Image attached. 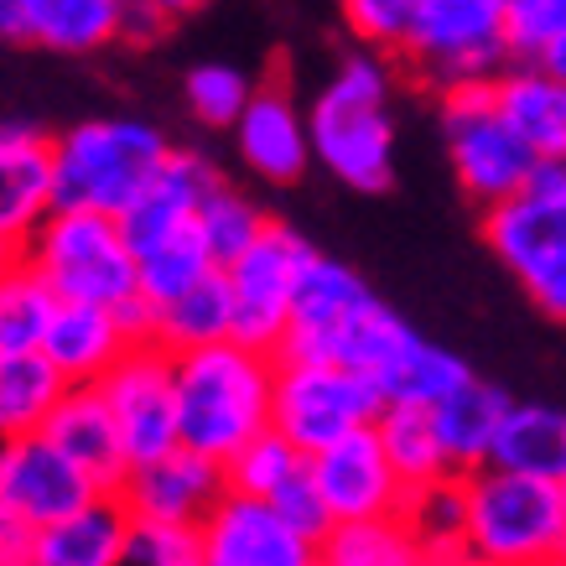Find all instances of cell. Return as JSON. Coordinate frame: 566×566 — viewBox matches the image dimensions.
I'll return each instance as SVG.
<instances>
[{"mask_svg": "<svg viewBox=\"0 0 566 566\" xmlns=\"http://www.w3.org/2000/svg\"><path fill=\"white\" fill-rule=\"evenodd\" d=\"M275 354L219 338L177 354V427L182 447L229 463L244 442L275 427Z\"/></svg>", "mask_w": 566, "mask_h": 566, "instance_id": "obj_1", "label": "cell"}, {"mask_svg": "<svg viewBox=\"0 0 566 566\" xmlns=\"http://www.w3.org/2000/svg\"><path fill=\"white\" fill-rule=\"evenodd\" d=\"M395 69L400 63L390 52L354 48L323 78L317 99L307 104L312 156L344 188L385 192L395 182V120H390Z\"/></svg>", "mask_w": 566, "mask_h": 566, "instance_id": "obj_2", "label": "cell"}, {"mask_svg": "<svg viewBox=\"0 0 566 566\" xmlns=\"http://www.w3.org/2000/svg\"><path fill=\"white\" fill-rule=\"evenodd\" d=\"M219 177L223 172L203 151H182L177 146L161 182L120 219L125 234H130V250H136L140 307H156V302L198 286L203 275L223 271L203 240V223H198V203L208 198V188Z\"/></svg>", "mask_w": 566, "mask_h": 566, "instance_id": "obj_3", "label": "cell"}, {"mask_svg": "<svg viewBox=\"0 0 566 566\" xmlns=\"http://www.w3.org/2000/svg\"><path fill=\"white\" fill-rule=\"evenodd\" d=\"M463 556L479 566H566V489L499 463L463 473Z\"/></svg>", "mask_w": 566, "mask_h": 566, "instance_id": "obj_4", "label": "cell"}, {"mask_svg": "<svg viewBox=\"0 0 566 566\" xmlns=\"http://www.w3.org/2000/svg\"><path fill=\"white\" fill-rule=\"evenodd\" d=\"M172 151V140L136 115H94V120L69 125V130L52 136L57 203L99 208V213L125 219L161 182Z\"/></svg>", "mask_w": 566, "mask_h": 566, "instance_id": "obj_5", "label": "cell"}, {"mask_svg": "<svg viewBox=\"0 0 566 566\" xmlns=\"http://www.w3.org/2000/svg\"><path fill=\"white\" fill-rule=\"evenodd\" d=\"M27 260L57 302H99V307L140 312L136 250L115 213L57 203L27 244Z\"/></svg>", "mask_w": 566, "mask_h": 566, "instance_id": "obj_6", "label": "cell"}, {"mask_svg": "<svg viewBox=\"0 0 566 566\" xmlns=\"http://www.w3.org/2000/svg\"><path fill=\"white\" fill-rule=\"evenodd\" d=\"M395 63L431 94L499 78L515 63L504 0H421L406 42L395 48Z\"/></svg>", "mask_w": 566, "mask_h": 566, "instance_id": "obj_7", "label": "cell"}, {"mask_svg": "<svg viewBox=\"0 0 566 566\" xmlns=\"http://www.w3.org/2000/svg\"><path fill=\"white\" fill-rule=\"evenodd\" d=\"M437 125H442L447 161H452V177L468 192V203H479V208L504 203L541 167V156L499 115L489 84H463V88L437 94Z\"/></svg>", "mask_w": 566, "mask_h": 566, "instance_id": "obj_8", "label": "cell"}, {"mask_svg": "<svg viewBox=\"0 0 566 566\" xmlns=\"http://www.w3.org/2000/svg\"><path fill=\"white\" fill-rule=\"evenodd\" d=\"M281 359V354H275ZM390 400L364 369L327 359H281L275 364V431L292 437L302 452L344 442L354 431L375 427Z\"/></svg>", "mask_w": 566, "mask_h": 566, "instance_id": "obj_9", "label": "cell"}, {"mask_svg": "<svg viewBox=\"0 0 566 566\" xmlns=\"http://www.w3.org/2000/svg\"><path fill=\"white\" fill-rule=\"evenodd\" d=\"M312 255H317V250H312L296 229H286V223L271 219L255 240L244 244L240 255L223 265L229 302H234V338L281 354L286 333H292L302 271H307Z\"/></svg>", "mask_w": 566, "mask_h": 566, "instance_id": "obj_10", "label": "cell"}, {"mask_svg": "<svg viewBox=\"0 0 566 566\" xmlns=\"http://www.w3.org/2000/svg\"><path fill=\"white\" fill-rule=\"evenodd\" d=\"M99 395L115 431H120L125 463H156L172 447H182V427H177V354L156 338H140L109 375L99 379Z\"/></svg>", "mask_w": 566, "mask_h": 566, "instance_id": "obj_11", "label": "cell"}, {"mask_svg": "<svg viewBox=\"0 0 566 566\" xmlns=\"http://www.w3.org/2000/svg\"><path fill=\"white\" fill-rule=\"evenodd\" d=\"M198 551L203 566H317L323 556V546L307 531H296L271 499L240 494V489H229L203 515Z\"/></svg>", "mask_w": 566, "mask_h": 566, "instance_id": "obj_12", "label": "cell"}, {"mask_svg": "<svg viewBox=\"0 0 566 566\" xmlns=\"http://www.w3.org/2000/svg\"><path fill=\"white\" fill-rule=\"evenodd\" d=\"M483 240L515 281L566 255V161H541L515 198L483 208Z\"/></svg>", "mask_w": 566, "mask_h": 566, "instance_id": "obj_13", "label": "cell"}, {"mask_svg": "<svg viewBox=\"0 0 566 566\" xmlns=\"http://www.w3.org/2000/svg\"><path fill=\"white\" fill-rule=\"evenodd\" d=\"M94 494H104V489L73 463L63 447L52 442L48 431L0 442V510L27 520L32 531L73 515Z\"/></svg>", "mask_w": 566, "mask_h": 566, "instance_id": "obj_14", "label": "cell"}, {"mask_svg": "<svg viewBox=\"0 0 566 566\" xmlns=\"http://www.w3.org/2000/svg\"><path fill=\"white\" fill-rule=\"evenodd\" d=\"M379 307V296L369 292L354 265L333 255H312L302 271V292H296L292 333L281 344V359H327L338 364V348L354 327Z\"/></svg>", "mask_w": 566, "mask_h": 566, "instance_id": "obj_15", "label": "cell"}, {"mask_svg": "<svg viewBox=\"0 0 566 566\" xmlns=\"http://www.w3.org/2000/svg\"><path fill=\"white\" fill-rule=\"evenodd\" d=\"M312 479L323 489L333 525L406 515V504H411V489H406V479L385 458V442H379L375 427H364L354 437H344V442L312 452Z\"/></svg>", "mask_w": 566, "mask_h": 566, "instance_id": "obj_16", "label": "cell"}, {"mask_svg": "<svg viewBox=\"0 0 566 566\" xmlns=\"http://www.w3.org/2000/svg\"><path fill=\"white\" fill-rule=\"evenodd\" d=\"M125 499V510L140 525H203V515L229 494V473L223 463L192 452V447H172L156 463H136L115 489Z\"/></svg>", "mask_w": 566, "mask_h": 566, "instance_id": "obj_17", "label": "cell"}, {"mask_svg": "<svg viewBox=\"0 0 566 566\" xmlns=\"http://www.w3.org/2000/svg\"><path fill=\"white\" fill-rule=\"evenodd\" d=\"M140 338H146V312L99 307V302H57L42 354L69 385H99Z\"/></svg>", "mask_w": 566, "mask_h": 566, "instance_id": "obj_18", "label": "cell"}, {"mask_svg": "<svg viewBox=\"0 0 566 566\" xmlns=\"http://www.w3.org/2000/svg\"><path fill=\"white\" fill-rule=\"evenodd\" d=\"M52 208H57L52 136L36 125H0V260L27 255Z\"/></svg>", "mask_w": 566, "mask_h": 566, "instance_id": "obj_19", "label": "cell"}, {"mask_svg": "<svg viewBox=\"0 0 566 566\" xmlns=\"http://www.w3.org/2000/svg\"><path fill=\"white\" fill-rule=\"evenodd\" d=\"M234 146H240V161L260 177V182L292 188V182H302V172L312 167L307 109L292 99L286 84L265 78V84H255L244 115L234 120Z\"/></svg>", "mask_w": 566, "mask_h": 566, "instance_id": "obj_20", "label": "cell"}, {"mask_svg": "<svg viewBox=\"0 0 566 566\" xmlns=\"http://www.w3.org/2000/svg\"><path fill=\"white\" fill-rule=\"evenodd\" d=\"M130 0H6V36L48 52H104L125 42Z\"/></svg>", "mask_w": 566, "mask_h": 566, "instance_id": "obj_21", "label": "cell"}, {"mask_svg": "<svg viewBox=\"0 0 566 566\" xmlns=\"http://www.w3.org/2000/svg\"><path fill=\"white\" fill-rule=\"evenodd\" d=\"M136 515L120 494H94L73 515L42 525L32 541V566H130Z\"/></svg>", "mask_w": 566, "mask_h": 566, "instance_id": "obj_22", "label": "cell"}, {"mask_svg": "<svg viewBox=\"0 0 566 566\" xmlns=\"http://www.w3.org/2000/svg\"><path fill=\"white\" fill-rule=\"evenodd\" d=\"M499 115L541 161H566V78L546 63H510L489 78Z\"/></svg>", "mask_w": 566, "mask_h": 566, "instance_id": "obj_23", "label": "cell"}, {"mask_svg": "<svg viewBox=\"0 0 566 566\" xmlns=\"http://www.w3.org/2000/svg\"><path fill=\"white\" fill-rule=\"evenodd\" d=\"M42 431L69 452L73 463L84 468L88 479L99 483L104 494H115V489L125 483V473H130L120 431H115V416H109V406H104L99 385H69L63 400L52 406V416H48V427Z\"/></svg>", "mask_w": 566, "mask_h": 566, "instance_id": "obj_24", "label": "cell"}, {"mask_svg": "<svg viewBox=\"0 0 566 566\" xmlns=\"http://www.w3.org/2000/svg\"><path fill=\"white\" fill-rule=\"evenodd\" d=\"M504 411H510V395L479 375H468L458 390L442 395V400L431 406V421H437V437H442V447H447L452 473H473V468L494 463V442H499V427H504Z\"/></svg>", "mask_w": 566, "mask_h": 566, "instance_id": "obj_25", "label": "cell"}, {"mask_svg": "<svg viewBox=\"0 0 566 566\" xmlns=\"http://www.w3.org/2000/svg\"><path fill=\"white\" fill-rule=\"evenodd\" d=\"M140 312H146V338L167 344L172 354L198 348V344H219V338H234V302H229L223 271L203 275L198 286L167 296V302H156V307H140Z\"/></svg>", "mask_w": 566, "mask_h": 566, "instance_id": "obj_26", "label": "cell"}, {"mask_svg": "<svg viewBox=\"0 0 566 566\" xmlns=\"http://www.w3.org/2000/svg\"><path fill=\"white\" fill-rule=\"evenodd\" d=\"M494 463L566 489V411L541 406V400H510L494 442Z\"/></svg>", "mask_w": 566, "mask_h": 566, "instance_id": "obj_27", "label": "cell"}, {"mask_svg": "<svg viewBox=\"0 0 566 566\" xmlns=\"http://www.w3.org/2000/svg\"><path fill=\"white\" fill-rule=\"evenodd\" d=\"M63 390H69V379L52 369L42 348L0 354V442H17V437L48 427Z\"/></svg>", "mask_w": 566, "mask_h": 566, "instance_id": "obj_28", "label": "cell"}, {"mask_svg": "<svg viewBox=\"0 0 566 566\" xmlns=\"http://www.w3.org/2000/svg\"><path fill=\"white\" fill-rule=\"evenodd\" d=\"M375 431H379V442H385V458L395 463V473L406 479L411 494L452 479V463H447V447L437 437L431 406H385Z\"/></svg>", "mask_w": 566, "mask_h": 566, "instance_id": "obj_29", "label": "cell"}, {"mask_svg": "<svg viewBox=\"0 0 566 566\" xmlns=\"http://www.w3.org/2000/svg\"><path fill=\"white\" fill-rule=\"evenodd\" d=\"M57 296L36 275L27 255L0 260V354H21V348H42L52 323Z\"/></svg>", "mask_w": 566, "mask_h": 566, "instance_id": "obj_30", "label": "cell"}, {"mask_svg": "<svg viewBox=\"0 0 566 566\" xmlns=\"http://www.w3.org/2000/svg\"><path fill=\"white\" fill-rule=\"evenodd\" d=\"M468 375H473V369H468L452 348L431 344V338L416 333L411 344L395 354L390 369L379 375V390H385L390 406H437V400L458 390Z\"/></svg>", "mask_w": 566, "mask_h": 566, "instance_id": "obj_31", "label": "cell"}, {"mask_svg": "<svg viewBox=\"0 0 566 566\" xmlns=\"http://www.w3.org/2000/svg\"><path fill=\"white\" fill-rule=\"evenodd\" d=\"M416 556H421V541L406 515L354 520V525H333L323 535L327 566H411Z\"/></svg>", "mask_w": 566, "mask_h": 566, "instance_id": "obj_32", "label": "cell"}, {"mask_svg": "<svg viewBox=\"0 0 566 566\" xmlns=\"http://www.w3.org/2000/svg\"><path fill=\"white\" fill-rule=\"evenodd\" d=\"M302 468H307V452L271 427V431H260L255 442H244L240 452L223 463V473H229V489H240V494L275 499Z\"/></svg>", "mask_w": 566, "mask_h": 566, "instance_id": "obj_33", "label": "cell"}, {"mask_svg": "<svg viewBox=\"0 0 566 566\" xmlns=\"http://www.w3.org/2000/svg\"><path fill=\"white\" fill-rule=\"evenodd\" d=\"M198 223H203V240H208V250H213V260L229 265V260L240 255L244 244L271 223V213H260L229 177H219V182L208 188V198L198 203Z\"/></svg>", "mask_w": 566, "mask_h": 566, "instance_id": "obj_34", "label": "cell"}, {"mask_svg": "<svg viewBox=\"0 0 566 566\" xmlns=\"http://www.w3.org/2000/svg\"><path fill=\"white\" fill-rule=\"evenodd\" d=\"M250 94H255V78L244 69H234V63H198L188 73V84H182L192 120L208 125V130H234Z\"/></svg>", "mask_w": 566, "mask_h": 566, "instance_id": "obj_35", "label": "cell"}, {"mask_svg": "<svg viewBox=\"0 0 566 566\" xmlns=\"http://www.w3.org/2000/svg\"><path fill=\"white\" fill-rule=\"evenodd\" d=\"M406 520H411L421 551H437V556H463V473L431 483V489H416L411 504H406Z\"/></svg>", "mask_w": 566, "mask_h": 566, "instance_id": "obj_36", "label": "cell"}, {"mask_svg": "<svg viewBox=\"0 0 566 566\" xmlns=\"http://www.w3.org/2000/svg\"><path fill=\"white\" fill-rule=\"evenodd\" d=\"M504 32L515 63H541L566 42V0H504Z\"/></svg>", "mask_w": 566, "mask_h": 566, "instance_id": "obj_37", "label": "cell"}, {"mask_svg": "<svg viewBox=\"0 0 566 566\" xmlns=\"http://www.w3.org/2000/svg\"><path fill=\"white\" fill-rule=\"evenodd\" d=\"M338 6H344V21L348 32L359 36V48H379L395 57L421 0H338Z\"/></svg>", "mask_w": 566, "mask_h": 566, "instance_id": "obj_38", "label": "cell"}, {"mask_svg": "<svg viewBox=\"0 0 566 566\" xmlns=\"http://www.w3.org/2000/svg\"><path fill=\"white\" fill-rule=\"evenodd\" d=\"M130 566H203L192 525H140L130 535Z\"/></svg>", "mask_w": 566, "mask_h": 566, "instance_id": "obj_39", "label": "cell"}, {"mask_svg": "<svg viewBox=\"0 0 566 566\" xmlns=\"http://www.w3.org/2000/svg\"><path fill=\"white\" fill-rule=\"evenodd\" d=\"M271 504H275V510H281L286 520H292L296 531H307L312 541H317V546H323V535L333 531L327 499H323V489H317V479H312V458H307V468H302V473H296V479L271 499Z\"/></svg>", "mask_w": 566, "mask_h": 566, "instance_id": "obj_40", "label": "cell"}, {"mask_svg": "<svg viewBox=\"0 0 566 566\" xmlns=\"http://www.w3.org/2000/svg\"><path fill=\"white\" fill-rule=\"evenodd\" d=\"M520 286H525V296L546 312L551 323H566V255L535 265L531 275H520Z\"/></svg>", "mask_w": 566, "mask_h": 566, "instance_id": "obj_41", "label": "cell"}, {"mask_svg": "<svg viewBox=\"0 0 566 566\" xmlns=\"http://www.w3.org/2000/svg\"><path fill=\"white\" fill-rule=\"evenodd\" d=\"M32 541H36V531L27 520L0 510V566H32Z\"/></svg>", "mask_w": 566, "mask_h": 566, "instance_id": "obj_42", "label": "cell"}, {"mask_svg": "<svg viewBox=\"0 0 566 566\" xmlns=\"http://www.w3.org/2000/svg\"><path fill=\"white\" fill-rule=\"evenodd\" d=\"M136 6H140V11H151V17H161L167 27H172V21L192 17V11H203L208 0H136Z\"/></svg>", "mask_w": 566, "mask_h": 566, "instance_id": "obj_43", "label": "cell"}, {"mask_svg": "<svg viewBox=\"0 0 566 566\" xmlns=\"http://www.w3.org/2000/svg\"><path fill=\"white\" fill-rule=\"evenodd\" d=\"M411 566H468V562H463V556H437V551H421Z\"/></svg>", "mask_w": 566, "mask_h": 566, "instance_id": "obj_44", "label": "cell"}, {"mask_svg": "<svg viewBox=\"0 0 566 566\" xmlns=\"http://www.w3.org/2000/svg\"><path fill=\"white\" fill-rule=\"evenodd\" d=\"M541 63H546L551 73H562V78H566V42H556V48H551L546 57H541Z\"/></svg>", "mask_w": 566, "mask_h": 566, "instance_id": "obj_45", "label": "cell"}, {"mask_svg": "<svg viewBox=\"0 0 566 566\" xmlns=\"http://www.w3.org/2000/svg\"><path fill=\"white\" fill-rule=\"evenodd\" d=\"M0 36H6V0H0Z\"/></svg>", "mask_w": 566, "mask_h": 566, "instance_id": "obj_46", "label": "cell"}, {"mask_svg": "<svg viewBox=\"0 0 566 566\" xmlns=\"http://www.w3.org/2000/svg\"><path fill=\"white\" fill-rule=\"evenodd\" d=\"M317 566H327V562H323V556H317Z\"/></svg>", "mask_w": 566, "mask_h": 566, "instance_id": "obj_47", "label": "cell"}, {"mask_svg": "<svg viewBox=\"0 0 566 566\" xmlns=\"http://www.w3.org/2000/svg\"><path fill=\"white\" fill-rule=\"evenodd\" d=\"M468 566H479V562H468Z\"/></svg>", "mask_w": 566, "mask_h": 566, "instance_id": "obj_48", "label": "cell"}]
</instances>
